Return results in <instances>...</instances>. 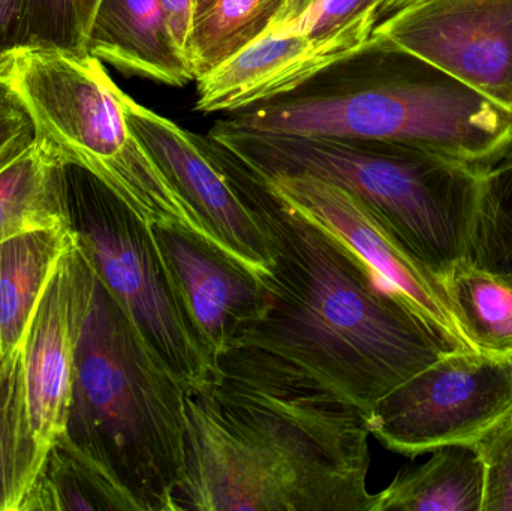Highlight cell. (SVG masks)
I'll return each instance as SVG.
<instances>
[{"instance_id": "6da1fadb", "label": "cell", "mask_w": 512, "mask_h": 511, "mask_svg": "<svg viewBox=\"0 0 512 511\" xmlns=\"http://www.w3.org/2000/svg\"><path fill=\"white\" fill-rule=\"evenodd\" d=\"M273 242L267 305L216 362V372L327 396L364 419L397 386L453 351L345 243L274 195L228 150L207 140Z\"/></svg>"}, {"instance_id": "7a4b0ae2", "label": "cell", "mask_w": 512, "mask_h": 511, "mask_svg": "<svg viewBox=\"0 0 512 511\" xmlns=\"http://www.w3.org/2000/svg\"><path fill=\"white\" fill-rule=\"evenodd\" d=\"M370 432L327 396L216 372L185 395L176 511H370Z\"/></svg>"}, {"instance_id": "3957f363", "label": "cell", "mask_w": 512, "mask_h": 511, "mask_svg": "<svg viewBox=\"0 0 512 511\" xmlns=\"http://www.w3.org/2000/svg\"><path fill=\"white\" fill-rule=\"evenodd\" d=\"M225 119L276 134L393 141L486 170L512 150V113L429 60L372 36L289 92Z\"/></svg>"}, {"instance_id": "277c9868", "label": "cell", "mask_w": 512, "mask_h": 511, "mask_svg": "<svg viewBox=\"0 0 512 511\" xmlns=\"http://www.w3.org/2000/svg\"><path fill=\"white\" fill-rule=\"evenodd\" d=\"M186 387L96 275L75 360L68 437L110 483L120 511H176Z\"/></svg>"}, {"instance_id": "5b68a950", "label": "cell", "mask_w": 512, "mask_h": 511, "mask_svg": "<svg viewBox=\"0 0 512 511\" xmlns=\"http://www.w3.org/2000/svg\"><path fill=\"white\" fill-rule=\"evenodd\" d=\"M207 135L256 176L304 174L345 189L438 278L469 261L480 168L408 144L254 131L225 117Z\"/></svg>"}, {"instance_id": "8992f818", "label": "cell", "mask_w": 512, "mask_h": 511, "mask_svg": "<svg viewBox=\"0 0 512 511\" xmlns=\"http://www.w3.org/2000/svg\"><path fill=\"white\" fill-rule=\"evenodd\" d=\"M0 83L66 164L95 176L147 224L182 228L215 245L132 132L123 90L101 60L89 53L17 47L0 57Z\"/></svg>"}, {"instance_id": "52a82bcc", "label": "cell", "mask_w": 512, "mask_h": 511, "mask_svg": "<svg viewBox=\"0 0 512 511\" xmlns=\"http://www.w3.org/2000/svg\"><path fill=\"white\" fill-rule=\"evenodd\" d=\"M68 186L78 246L102 284L186 389L209 383L215 363L186 314L152 225L83 168L68 165Z\"/></svg>"}, {"instance_id": "ba28073f", "label": "cell", "mask_w": 512, "mask_h": 511, "mask_svg": "<svg viewBox=\"0 0 512 511\" xmlns=\"http://www.w3.org/2000/svg\"><path fill=\"white\" fill-rule=\"evenodd\" d=\"M512 417V354H444L385 395L366 419L370 435L406 458L474 447Z\"/></svg>"}, {"instance_id": "9c48e42d", "label": "cell", "mask_w": 512, "mask_h": 511, "mask_svg": "<svg viewBox=\"0 0 512 511\" xmlns=\"http://www.w3.org/2000/svg\"><path fill=\"white\" fill-rule=\"evenodd\" d=\"M122 102L132 132L215 245L258 278L270 275L274 248L264 221L207 149L203 135L144 107L128 93L122 92Z\"/></svg>"}, {"instance_id": "30bf717a", "label": "cell", "mask_w": 512, "mask_h": 511, "mask_svg": "<svg viewBox=\"0 0 512 511\" xmlns=\"http://www.w3.org/2000/svg\"><path fill=\"white\" fill-rule=\"evenodd\" d=\"M95 282L75 240L51 276L24 342L21 384L38 479L51 450L68 434L78 341Z\"/></svg>"}, {"instance_id": "8fae6325", "label": "cell", "mask_w": 512, "mask_h": 511, "mask_svg": "<svg viewBox=\"0 0 512 511\" xmlns=\"http://www.w3.org/2000/svg\"><path fill=\"white\" fill-rule=\"evenodd\" d=\"M375 38L411 51L512 113V0H418Z\"/></svg>"}, {"instance_id": "7c38bea8", "label": "cell", "mask_w": 512, "mask_h": 511, "mask_svg": "<svg viewBox=\"0 0 512 511\" xmlns=\"http://www.w3.org/2000/svg\"><path fill=\"white\" fill-rule=\"evenodd\" d=\"M256 177L292 209L345 243L439 332L472 350L454 320L442 279L409 254L357 197L304 174Z\"/></svg>"}, {"instance_id": "4fadbf2b", "label": "cell", "mask_w": 512, "mask_h": 511, "mask_svg": "<svg viewBox=\"0 0 512 511\" xmlns=\"http://www.w3.org/2000/svg\"><path fill=\"white\" fill-rule=\"evenodd\" d=\"M375 24L315 35L297 24L270 30L197 80L195 110L231 114L282 95L369 44Z\"/></svg>"}, {"instance_id": "5bb4252c", "label": "cell", "mask_w": 512, "mask_h": 511, "mask_svg": "<svg viewBox=\"0 0 512 511\" xmlns=\"http://www.w3.org/2000/svg\"><path fill=\"white\" fill-rule=\"evenodd\" d=\"M152 227L186 314L216 366L264 311V282L197 234Z\"/></svg>"}, {"instance_id": "9a60e30c", "label": "cell", "mask_w": 512, "mask_h": 511, "mask_svg": "<svg viewBox=\"0 0 512 511\" xmlns=\"http://www.w3.org/2000/svg\"><path fill=\"white\" fill-rule=\"evenodd\" d=\"M86 51L123 74L165 86L183 87L195 81L158 0H101Z\"/></svg>"}, {"instance_id": "2e32d148", "label": "cell", "mask_w": 512, "mask_h": 511, "mask_svg": "<svg viewBox=\"0 0 512 511\" xmlns=\"http://www.w3.org/2000/svg\"><path fill=\"white\" fill-rule=\"evenodd\" d=\"M77 240L74 224L0 243V377L21 369L24 342L60 260Z\"/></svg>"}, {"instance_id": "e0dca14e", "label": "cell", "mask_w": 512, "mask_h": 511, "mask_svg": "<svg viewBox=\"0 0 512 511\" xmlns=\"http://www.w3.org/2000/svg\"><path fill=\"white\" fill-rule=\"evenodd\" d=\"M68 227V164L38 137L0 168V243L33 231Z\"/></svg>"}, {"instance_id": "ac0fdd59", "label": "cell", "mask_w": 512, "mask_h": 511, "mask_svg": "<svg viewBox=\"0 0 512 511\" xmlns=\"http://www.w3.org/2000/svg\"><path fill=\"white\" fill-rule=\"evenodd\" d=\"M483 495L484 464L474 447H442L373 494L370 511H481Z\"/></svg>"}, {"instance_id": "d6986e66", "label": "cell", "mask_w": 512, "mask_h": 511, "mask_svg": "<svg viewBox=\"0 0 512 511\" xmlns=\"http://www.w3.org/2000/svg\"><path fill=\"white\" fill-rule=\"evenodd\" d=\"M457 327L469 347L490 356L512 354V288L469 261L444 279Z\"/></svg>"}, {"instance_id": "ffe728a7", "label": "cell", "mask_w": 512, "mask_h": 511, "mask_svg": "<svg viewBox=\"0 0 512 511\" xmlns=\"http://www.w3.org/2000/svg\"><path fill=\"white\" fill-rule=\"evenodd\" d=\"M262 0H194L189 62L195 81L262 35Z\"/></svg>"}, {"instance_id": "44dd1931", "label": "cell", "mask_w": 512, "mask_h": 511, "mask_svg": "<svg viewBox=\"0 0 512 511\" xmlns=\"http://www.w3.org/2000/svg\"><path fill=\"white\" fill-rule=\"evenodd\" d=\"M469 263L512 288V150L481 174Z\"/></svg>"}, {"instance_id": "7402d4cb", "label": "cell", "mask_w": 512, "mask_h": 511, "mask_svg": "<svg viewBox=\"0 0 512 511\" xmlns=\"http://www.w3.org/2000/svg\"><path fill=\"white\" fill-rule=\"evenodd\" d=\"M36 480L20 369L12 377H0V511H23Z\"/></svg>"}, {"instance_id": "603a6c76", "label": "cell", "mask_w": 512, "mask_h": 511, "mask_svg": "<svg viewBox=\"0 0 512 511\" xmlns=\"http://www.w3.org/2000/svg\"><path fill=\"white\" fill-rule=\"evenodd\" d=\"M101 0H21L20 47L87 53V36Z\"/></svg>"}, {"instance_id": "cb8c5ba5", "label": "cell", "mask_w": 512, "mask_h": 511, "mask_svg": "<svg viewBox=\"0 0 512 511\" xmlns=\"http://www.w3.org/2000/svg\"><path fill=\"white\" fill-rule=\"evenodd\" d=\"M474 449L484 464L481 511H512V417Z\"/></svg>"}, {"instance_id": "d4e9b609", "label": "cell", "mask_w": 512, "mask_h": 511, "mask_svg": "<svg viewBox=\"0 0 512 511\" xmlns=\"http://www.w3.org/2000/svg\"><path fill=\"white\" fill-rule=\"evenodd\" d=\"M38 138L35 125L17 96L0 83V168Z\"/></svg>"}, {"instance_id": "484cf974", "label": "cell", "mask_w": 512, "mask_h": 511, "mask_svg": "<svg viewBox=\"0 0 512 511\" xmlns=\"http://www.w3.org/2000/svg\"><path fill=\"white\" fill-rule=\"evenodd\" d=\"M158 2L177 48L189 62L192 24H194V0H158Z\"/></svg>"}, {"instance_id": "4316f807", "label": "cell", "mask_w": 512, "mask_h": 511, "mask_svg": "<svg viewBox=\"0 0 512 511\" xmlns=\"http://www.w3.org/2000/svg\"><path fill=\"white\" fill-rule=\"evenodd\" d=\"M318 2L319 0H262L259 17L262 35L277 27L294 23Z\"/></svg>"}, {"instance_id": "83f0119b", "label": "cell", "mask_w": 512, "mask_h": 511, "mask_svg": "<svg viewBox=\"0 0 512 511\" xmlns=\"http://www.w3.org/2000/svg\"><path fill=\"white\" fill-rule=\"evenodd\" d=\"M21 0H0V57L20 47Z\"/></svg>"}, {"instance_id": "f1b7e54d", "label": "cell", "mask_w": 512, "mask_h": 511, "mask_svg": "<svg viewBox=\"0 0 512 511\" xmlns=\"http://www.w3.org/2000/svg\"><path fill=\"white\" fill-rule=\"evenodd\" d=\"M415 2H418V0H382L378 8V21Z\"/></svg>"}]
</instances>
